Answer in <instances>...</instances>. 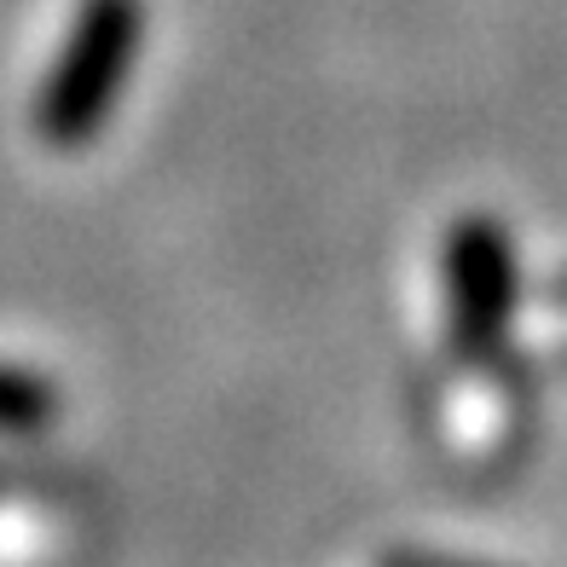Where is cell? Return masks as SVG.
Returning <instances> with one entry per match:
<instances>
[{"mask_svg":"<svg viewBox=\"0 0 567 567\" xmlns=\"http://www.w3.org/2000/svg\"><path fill=\"white\" fill-rule=\"evenodd\" d=\"M145 47V0H82L47 82L35 87L30 127L53 151H82L105 134L116 99Z\"/></svg>","mask_w":567,"mask_h":567,"instance_id":"1","label":"cell"},{"mask_svg":"<svg viewBox=\"0 0 567 567\" xmlns=\"http://www.w3.org/2000/svg\"><path fill=\"white\" fill-rule=\"evenodd\" d=\"M446 330L463 353H486L515 319V244L493 215H463L441 249Z\"/></svg>","mask_w":567,"mask_h":567,"instance_id":"2","label":"cell"},{"mask_svg":"<svg viewBox=\"0 0 567 567\" xmlns=\"http://www.w3.org/2000/svg\"><path fill=\"white\" fill-rule=\"evenodd\" d=\"M59 417V389L23 365L0 359V434H35Z\"/></svg>","mask_w":567,"mask_h":567,"instance_id":"3","label":"cell"}]
</instances>
